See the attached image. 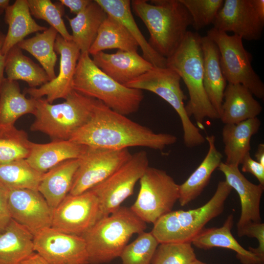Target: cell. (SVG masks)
I'll return each instance as SVG.
<instances>
[{
    "label": "cell",
    "mask_w": 264,
    "mask_h": 264,
    "mask_svg": "<svg viewBox=\"0 0 264 264\" xmlns=\"http://www.w3.org/2000/svg\"><path fill=\"white\" fill-rule=\"evenodd\" d=\"M8 191L0 182V232L4 230L11 220L7 204Z\"/></svg>",
    "instance_id": "43"
},
{
    "label": "cell",
    "mask_w": 264,
    "mask_h": 264,
    "mask_svg": "<svg viewBox=\"0 0 264 264\" xmlns=\"http://www.w3.org/2000/svg\"><path fill=\"white\" fill-rule=\"evenodd\" d=\"M5 56L4 71L7 79L24 81L31 88L41 87L51 81L43 67L24 55L17 45Z\"/></svg>",
    "instance_id": "32"
},
{
    "label": "cell",
    "mask_w": 264,
    "mask_h": 264,
    "mask_svg": "<svg viewBox=\"0 0 264 264\" xmlns=\"http://www.w3.org/2000/svg\"><path fill=\"white\" fill-rule=\"evenodd\" d=\"M4 20L8 29L0 49L4 56L28 35L47 28L38 24L33 19L27 0H16L9 5L5 11Z\"/></svg>",
    "instance_id": "28"
},
{
    "label": "cell",
    "mask_w": 264,
    "mask_h": 264,
    "mask_svg": "<svg viewBox=\"0 0 264 264\" xmlns=\"http://www.w3.org/2000/svg\"><path fill=\"white\" fill-rule=\"evenodd\" d=\"M238 236L239 237L247 236L250 238H256L258 242V246L256 248L252 247H248V250L254 254L261 260L264 261V223H250L239 233Z\"/></svg>",
    "instance_id": "41"
},
{
    "label": "cell",
    "mask_w": 264,
    "mask_h": 264,
    "mask_svg": "<svg viewBox=\"0 0 264 264\" xmlns=\"http://www.w3.org/2000/svg\"><path fill=\"white\" fill-rule=\"evenodd\" d=\"M19 264H50L44 258L36 252H34Z\"/></svg>",
    "instance_id": "45"
},
{
    "label": "cell",
    "mask_w": 264,
    "mask_h": 264,
    "mask_svg": "<svg viewBox=\"0 0 264 264\" xmlns=\"http://www.w3.org/2000/svg\"><path fill=\"white\" fill-rule=\"evenodd\" d=\"M139 181V193L130 208L145 223L154 224L172 211L179 198V185L165 171L150 166Z\"/></svg>",
    "instance_id": "10"
},
{
    "label": "cell",
    "mask_w": 264,
    "mask_h": 264,
    "mask_svg": "<svg viewBox=\"0 0 264 264\" xmlns=\"http://www.w3.org/2000/svg\"><path fill=\"white\" fill-rule=\"evenodd\" d=\"M233 215H229L222 226L204 228L191 243L196 247L205 250L213 247H222L233 250L242 264H264L254 254L244 248L231 233L233 226Z\"/></svg>",
    "instance_id": "24"
},
{
    "label": "cell",
    "mask_w": 264,
    "mask_h": 264,
    "mask_svg": "<svg viewBox=\"0 0 264 264\" xmlns=\"http://www.w3.org/2000/svg\"><path fill=\"white\" fill-rule=\"evenodd\" d=\"M260 103L245 86L228 83L223 96L220 118L224 124H236L257 117L262 110Z\"/></svg>",
    "instance_id": "22"
},
{
    "label": "cell",
    "mask_w": 264,
    "mask_h": 264,
    "mask_svg": "<svg viewBox=\"0 0 264 264\" xmlns=\"http://www.w3.org/2000/svg\"><path fill=\"white\" fill-rule=\"evenodd\" d=\"M208 152L195 171L182 184L179 185L178 201L184 206L198 197L210 180L213 172L222 162V155L216 146L214 135H207Z\"/></svg>",
    "instance_id": "27"
},
{
    "label": "cell",
    "mask_w": 264,
    "mask_h": 264,
    "mask_svg": "<svg viewBox=\"0 0 264 264\" xmlns=\"http://www.w3.org/2000/svg\"><path fill=\"white\" fill-rule=\"evenodd\" d=\"M241 164L242 170L244 173H249L256 177L259 184L264 186V166L253 159L250 153L243 158Z\"/></svg>",
    "instance_id": "42"
},
{
    "label": "cell",
    "mask_w": 264,
    "mask_h": 264,
    "mask_svg": "<svg viewBox=\"0 0 264 264\" xmlns=\"http://www.w3.org/2000/svg\"><path fill=\"white\" fill-rule=\"evenodd\" d=\"M72 88L126 116L136 112L144 98L142 90L122 85L103 72L93 63L88 52L81 53Z\"/></svg>",
    "instance_id": "5"
},
{
    "label": "cell",
    "mask_w": 264,
    "mask_h": 264,
    "mask_svg": "<svg viewBox=\"0 0 264 264\" xmlns=\"http://www.w3.org/2000/svg\"><path fill=\"white\" fill-rule=\"evenodd\" d=\"M213 28L232 32L242 39L259 40L264 28V0H224Z\"/></svg>",
    "instance_id": "12"
},
{
    "label": "cell",
    "mask_w": 264,
    "mask_h": 264,
    "mask_svg": "<svg viewBox=\"0 0 264 264\" xmlns=\"http://www.w3.org/2000/svg\"><path fill=\"white\" fill-rule=\"evenodd\" d=\"M136 41L118 21L108 15L101 25L88 54L91 55L107 49L137 52Z\"/></svg>",
    "instance_id": "33"
},
{
    "label": "cell",
    "mask_w": 264,
    "mask_h": 264,
    "mask_svg": "<svg viewBox=\"0 0 264 264\" xmlns=\"http://www.w3.org/2000/svg\"><path fill=\"white\" fill-rule=\"evenodd\" d=\"M5 36L2 34H0V48H1L4 41Z\"/></svg>",
    "instance_id": "49"
},
{
    "label": "cell",
    "mask_w": 264,
    "mask_h": 264,
    "mask_svg": "<svg viewBox=\"0 0 264 264\" xmlns=\"http://www.w3.org/2000/svg\"><path fill=\"white\" fill-rule=\"evenodd\" d=\"M198 260L191 242L159 243L151 264H193Z\"/></svg>",
    "instance_id": "39"
},
{
    "label": "cell",
    "mask_w": 264,
    "mask_h": 264,
    "mask_svg": "<svg viewBox=\"0 0 264 264\" xmlns=\"http://www.w3.org/2000/svg\"><path fill=\"white\" fill-rule=\"evenodd\" d=\"M34 250L50 264H89L85 240L52 227L33 237Z\"/></svg>",
    "instance_id": "15"
},
{
    "label": "cell",
    "mask_w": 264,
    "mask_h": 264,
    "mask_svg": "<svg viewBox=\"0 0 264 264\" xmlns=\"http://www.w3.org/2000/svg\"><path fill=\"white\" fill-rule=\"evenodd\" d=\"M44 174L33 168L26 159L0 164V182L8 189L38 190Z\"/></svg>",
    "instance_id": "35"
},
{
    "label": "cell",
    "mask_w": 264,
    "mask_h": 264,
    "mask_svg": "<svg viewBox=\"0 0 264 264\" xmlns=\"http://www.w3.org/2000/svg\"><path fill=\"white\" fill-rule=\"evenodd\" d=\"M100 218L98 199L89 190L78 195L68 194L53 210L51 227L66 234L82 236Z\"/></svg>",
    "instance_id": "14"
},
{
    "label": "cell",
    "mask_w": 264,
    "mask_h": 264,
    "mask_svg": "<svg viewBox=\"0 0 264 264\" xmlns=\"http://www.w3.org/2000/svg\"><path fill=\"white\" fill-rule=\"evenodd\" d=\"M31 141L26 132L15 126L0 130V164L26 159L29 154Z\"/></svg>",
    "instance_id": "36"
},
{
    "label": "cell",
    "mask_w": 264,
    "mask_h": 264,
    "mask_svg": "<svg viewBox=\"0 0 264 264\" xmlns=\"http://www.w3.org/2000/svg\"><path fill=\"white\" fill-rule=\"evenodd\" d=\"M27 2L31 15L46 22L65 40H72L63 20L64 8L60 2L53 3L50 0H27Z\"/></svg>",
    "instance_id": "37"
},
{
    "label": "cell",
    "mask_w": 264,
    "mask_h": 264,
    "mask_svg": "<svg viewBox=\"0 0 264 264\" xmlns=\"http://www.w3.org/2000/svg\"><path fill=\"white\" fill-rule=\"evenodd\" d=\"M91 0H60L59 2L63 5L69 8L71 13L77 15L89 4Z\"/></svg>",
    "instance_id": "44"
},
{
    "label": "cell",
    "mask_w": 264,
    "mask_h": 264,
    "mask_svg": "<svg viewBox=\"0 0 264 264\" xmlns=\"http://www.w3.org/2000/svg\"><path fill=\"white\" fill-rule=\"evenodd\" d=\"M232 190L225 180L219 182L214 195L205 204L187 211L172 210L153 224L151 233L159 243L191 242L209 221L222 213Z\"/></svg>",
    "instance_id": "7"
},
{
    "label": "cell",
    "mask_w": 264,
    "mask_h": 264,
    "mask_svg": "<svg viewBox=\"0 0 264 264\" xmlns=\"http://www.w3.org/2000/svg\"><path fill=\"white\" fill-rule=\"evenodd\" d=\"M79 162V158L67 160L44 174L38 191L52 210L69 194Z\"/></svg>",
    "instance_id": "26"
},
{
    "label": "cell",
    "mask_w": 264,
    "mask_h": 264,
    "mask_svg": "<svg viewBox=\"0 0 264 264\" xmlns=\"http://www.w3.org/2000/svg\"><path fill=\"white\" fill-rule=\"evenodd\" d=\"M108 15L120 23L133 37L140 47L143 57L155 67H167L166 58L155 51L145 38L132 16L129 0H95Z\"/></svg>",
    "instance_id": "23"
},
{
    "label": "cell",
    "mask_w": 264,
    "mask_h": 264,
    "mask_svg": "<svg viewBox=\"0 0 264 264\" xmlns=\"http://www.w3.org/2000/svg\"><path fill=\"white\" fill-rule=\"evenodd\" d=\"M0 49V87L3 80L5 78L4 77V72L5 60V56L1 53Z\"/></svg>",
    "instance_id": "47"
},
{
    "label": "cell",
    "mask_w": 264,
    "mask_h": 264,
    "mask_svg": "<svg viewBox=\"0 0 264 264\" xmlns=\"http://www.w3.org/2000/svg\"><path fill=\"white\" fill-rule=\"evenodd\" d=\"M146 223L130 207L120 206L102 217L82 237L89 264H102L119 257L132 235L145 231Z\"/></svg>",
    "instance_id": "4"
},
{
    "label": "cell",
    "mask_w": 264,
    "mask_h": 264,
    "mask_svg": "<svg viewBox=\"0 0 264 264\" xmlns=\"http://www.w3.org/2000/svg\"><path fill=\"white\" fill-rule=\"evenodd\" d=\"M203 55V85L211 104L220 116L227 85L220 63L217 44L207 36L201 37Z\"/></svg>",
    "instance_id": "21"
},
{
    "label": "cell",
    "mask_w": 264,
    "mask_h": 264,
    "mask_svg": "<svg viewBox=\"0 0 264 264\" xmlns=\"http://www.w3.org/2000/svg\"><path fill=\"white\" fill-rule=\"evenodd\" d=\"M108 15L95 1L72 18L66 16L72 30V41L81 53L88 52L97 36L98 30Z\"/></svg>",
    "instance_id": "31"
},
{
    "label": "cell",
    "mask_w": 264,
    "mask_h": 264,
    "mask_svg": "<svg viewBox=\"0 0 264 264\" xmlns=\"http://www.w3.org/2000/svg\"><path fill=\"white\" fill-rule=\"evenodd\" d=\"M166 66L184 82L190 98L185 110L189 117L193 116L198 127L203 128L205 118L219 119L204 88L201 36L198 33L188 31L178 48L166 58Z\"/></svg>",
    "instance_id": "3"
},
{
    "label": "cell",
    "mask_w": 264,
    "mask_h": 264,
    "mask_svg": "<svg viewBox=\"0 0 264 264\" xmlns=\"http://www.w3.org/2000/svg\"><path fill=\"white\" fill-rule=\"evenodd\" d=\"M255 157L256 160L264 166V144H259Z\"/></svg>",
    "instance_id": "46"
},
{
    "label": "cell",
    "mask_w": 264,
    "mask_h": 264,
    "mask_svg": "<svg viewBox=\"0 0 264 264\" xmlns=\"http://www.w3.org/2000/svg\"><path fill=\"white\" fill-rule=\"evenodd\" d=\"M218 169L225 177V181L238 193L241 204V213L237 223V233L252 223L262 222L260 205L264 186L254 184L241 173L239 167L221 162Z\"/></svg>",
    "instance_id": "18"
},
{
    "label": "cell",
    "mask_w": 264,
    "mask_h": 264,
    "mask_svg": "<svg viewBox=\"0 0 264 264\" xmlns=\"http://www.w3.org/2000/svg\"><path fill=\"white\" fill-rule=\"evenodd\" d=\"M70 140L94 148L121 150L143 147L162 151L175 144L177 138L170 133H155L97 100L90 120Z\"/></svg>",
    "instance_id": "1"
},
{
    "label": "cell",
    "mask_w": 264,
    "mask_h": 264,
    "mask_svg": "<svg viewBox=\"0 0 264 264\" xmlns=\"http://www.w3.org/2000/svg\"><path fill=\"white\" fill-rule=\"evenodd\" d=\"M7 204L11 219L33 235L51 226L53 210L38 190L9 189Z\"/></svg>",
    "instance_id": "17"
},
{
    "label": "cell",
    "mask_w": 264,
    "mask_h": 264,
    "mask_svg": "<svg viewBox=\"0 0 264 264\" xmlns=\"http://www.w3.org/2000/svg\"><path fill=\"white\" fill-rule=\"evenodd\" d=\"M54 50L60 55L59 70L55 79L39 88H25L23 93L37 99L45 96V100L52 104L55 100L65 99L73 90V79L81 51L72 41H67L58 34Z\"/></svg>",
    "instance_id": "16"
},
{
    "label": "cell",
    "mask_w": 264,
    "mask_h": 264,
    "mask_svg": "<svg viewBox=\"0 0 264 264\" xmlns=\"http://www.w3.org/2000/svg\"><path fill=\"white\" fill-rule=\"evenodd\" d=\"M131 6L149 32V44L165 58L178 48L192 24L189 13L179 0H133Z\"/></svg>",
    "instance_id": "2"
},
{
    "label": "cell",
    "mask_w": 264,
    "mask_h": 264,
    "mask_svg": "<svg viewBox=\"0 0 264 264\" xmlns=\"http://www.w3.org/2000/svg\"><path fill=\"white\" fill-rule=\"evenodd\" d=\"M92 56L98 67L123 85L154 67L137 52L118 50L115 53L109 54L101 51Z\"/></svg>",
    "instance_id": "19"
},
{
    "label": "cell",
    "mask_w": 264,
    "mask_h": 264,
    "mask_svg": "<svg viewBox=\"0 0 264 264\" xmlns=\"http://www.w3.org/2000/svg\"><path fill=\"white\" fill-rule=\"evenodd\" d=\"M149 166L147 153L137 152L108 177L90 189L98 199L101 218L118 209L132 195L135 184Z\"/></svg>",
    "instance_id": "11"
},
{
    "label": "cell",
    "mask_w": 264,
    "mask_h": 264,
    "mask_svg": "<svg viewBox=\"0 0 264 264\" xmlns=\"http://www.w3.org/2000/svg\"><path fill=\"white\" fill-rule=\"evenodd\" d=\"M159 244L151 232L138 234L121 252L122 264H151Z\"/></svg>",
    "instance_id": "38"
},
{
    "label": "cell",
    "mask_w": 264,
    "mask_h": 264,
    "mask_svg": "<svg viewBox=\"0 0 264 264\" xmlns=\"http://www.w3.org/2000/svg\"><path fill=\"white\" fill-rule=\"evenodd\" d=\"M87 148L70 140H53L44 144L32 142L26 160L35 170L44 173L63 161L80 158Z\"/></svg>",
    "instance_id": "20"
},
{
    "label": "cell",
    "mask_w": 264,
    "mask_h": 264,
    "mask_svg": "<svg viewBox=\"0 0 264 264\" xmlns=\"http://www.w3.org/2000/svg\"><path fill=\"white\" fill-rule=\"evenodd\" d=\"M34 235L11 219L0 232V264H19L33 253Z\"/></svg>",
    "instance_id": "30"
},
{
    "label": "cell",
    "mask_w": 264,
    "mask_h": 264,
    "mask_svg": "<svg viewBox=\"0 0 264 264\" xmlns=\"http://www.w3.org/2000/svg\"><path fill=\"white\" fill-rule=\"evenodd\" d=\"M207 36L219 48L221 69L228 83L242 85L253 95L264 99V84L252 66V56L244 48L242 38L213 27Z\"/></svg>",
    "instance_id": "9"
},
{
    "label": "cell",
    "mask_w": 264,
    "mask_h": 264,
    "mask_svg": "<svg viewBox=\"0 0 264 264\" xmlns=\"http://www.w3.org/2000/svg\"><path fill=\"white\" fill-rule=\"evenodd\" d=\"M35 110L36 99L26 98L17 81L4 78L0 87V130L14 126L19 118L34 114Z\"/></svg>",
    "instance_id": "29"
},
{
    "label": "cell",
    "mask_w": 264,
    "mask_h": 264,
    "mask_svg": "<svg viewBox=\"0 0 264 264\" xmlns=\"http://www.w3.org/2000/svg\"><path fill=\"white\" fill-rule=\"evenodd\" d=\"M192 20L194 29L199 30L213 23L223 0H179Z\"/></svg>",
    "instance_id": "40"
},
{
    "label": "cell",
    "mask_w": 264,
    "mask_h": 264,
    "mask_svg": "<svg viewBox=\"0 0 264 264\" xmlns=\"http://www.w3.org/2000/svg\"><path fill=\"white\" fill-rule=\"evenodd\" d=\"M128 149L113 150L88 147L75 173L69 193L78 195L104 180L131 157Z\"/></svg>",
    "instance_id": "13"
},
{
    "label": "cell",
    "mask_w": 264,
    "mask_h": 264,
    "mask_svg": "<svg viewBox=\"0 0 264 264\" xmlns=\"http://www.w3.org/2000/svg\"><path fill=\"white\" fill-rule=\"evenodd\" d=\"M10 0H0V15L2 14L9 5Z\"/></svg>",
    "instance_id": "48"
},
{
    "label": "cell",
    "mask_w": 264,
    "mask_h": 264,
    "mask_svg": "<svg viewBox=\"0 0 264 264\" xmlns=\"http://www.w3.org/2000/svg\"><path fill=\"white\" fill-rule=\"evenodd\" d=\"M58 34L54 28L50 26L17 44L22 50H26L39 61L51 80L56 77L54 67L57 57L54 44Z\"/></svg>",
    "instance_id": "34"
},
{
    "label": "cell",
    "mask_w": 264,
    "mask_h": 264,
    "mask_svg": "<svg viewBox=\"0 0 264 264\" xmlns=\"http://www.w3.org/2000/svg\"><path fill=\"white\" fill-rule=\"evenodd\" d=\"M193 264H208L205 263H204L199 260H197L196 261H195Z\"/></svg>",
    "instance_id": "50"
},
{
    "label": "cell",
    "mask_w": 264,
    "mask_h": 264,
    "mask_svg": "<svg viewBox=\"0 0 264 264\" xmlns=\"http://www.w3.org/2000/svg\"><path fill=\"white\" fill-rule=\"evenodd\" d=\"M261 121L257 118L236 124H224L222 130V141L226 156L225 164L239 167L250 153L252 136L258 132Z\"/></svg>",
    "instance_id": "25"
},
{
    "label": "cell",
    "mask_w": 264,
    "mask_h": 264,
    "mask_svg": "<svg viewBox=\"0 0 264 264\" xmlns=\"http://www.w3.org/2000/svg\"><path fill=\"white\" fill-rule=\"evenodd\" d=\"M58 104L36 99L35 120L30 130L48 135L53 140H70L91 118L97 100L73 90Z\"/></svg>",
    "instance_id": "6"
},
{
    "label": "cell",
    "mask_w": 264,
    "mask_h": 264,
    "mask_svg": "<svg viewBox=\"0 0 264 264\" xmlns=\"http://www.w3.org/2000/svg\"><path fill=\"white\" fill-rule=\"evenodd\" d=\"M180 80L179 75L172 69L154 67L125 86L151 91L168 103L181 120L185 145L193 148L204 144L206 139L186 113L184 104L186 96L181 88Z\"/></svg>",
    "instance_id": "8"
}]
</instances>
